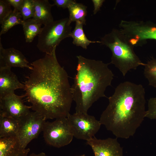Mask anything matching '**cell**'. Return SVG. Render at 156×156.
Returning a JSON list of instances; mask_svg holds the SVG:
<instances>
[{
  "mask_svg": "<svg viewBox=\"0 0 156 156\" xmlns=\"http://www.w3.org/2000/svg\"><path fill=\"white\" fill-rule=\"evenodd\" d=\"M55 50L31 64V71L23 83L31 109L46 120L67 117L73 101L68 74Z\"/></svg>",
  "mask_w": 156,
  "mask_h": 156,
  "instance_id": "1",
  "label": "cell"
},
{
  "mask_svg": "<svg viewBox=\"0 0 156 156\" xmlns=\"http://www.w3.org/2000/svg\"><path fill=\"white\" fill-rule=\"evenodd\" d=\"M148 107L146 117L151 119L156 120V96L149 99Z\"/></svg>",
  "mask_w": 156,
  "mask_h": 156,
  "instance_id": "23",
  "label": "cell"
},
{
  "mask_svg": "<svg viewBox=\"0 0 156 156\" xmlns=\"http://www.w3.org/2000/svg\"><path fill=\"white\" fill-rule=\"evenodd\" d=\"M11 6H13L14 10L20 12L24 0H7Z\"/></svg>",
  "mask_w": 156,
  "mask_h": 156,
  "instance_id": "25",
  "label": "cell"
},
{
  "mask_svg": "<svg viewBox=\"0 0 156 156\" xmlns=\"http://www.w3.org/2000/svg\"><path fill=\"white\" fill-rule=\"evenodd\" d=\"M46 121L42 132L45 141L48 144L60 148L70 144L73 136L67 117Z\"/></svg>",
  "mask_w": 156,
  "mask_h": 156,
  "instance_id": "6",
  "label": "cell"
},
{
  "mask_svg": "<svg viewBox=\"0 0 156 156\" xmlns=\"http://www.w3.org/2000/svg\"><path fill=\"white\" fill-rule=\"evenodd\" d=\"M20 12L23 20L33 18L34 12V0H24Z\"/></svg>",
  "mask_w": 156,
  "mask_h": 156,
  "instance_id": "21",
  "label": "cell"
},
{
  "mask_svg": "<svg viewBox=\"0 0 156 156\" xmlns=\"http://www.w3.org/2000/svg\"><path fill=\"white\" fill-rule=\"evenodd\" d=\"M46 120L42 115L35 111H30L18 120L19 127L16 136L23 147L26 148L42 131Z\"/></svg>",
  "mask_w": 156,
  "mask_h": 156,
  "instance_id": "8",
  "label": "cell"
},
{
  "mask_svg": "<svg viewBox=\"0 0 156 156\" xmlns=\"http://www.w3.org/2000/svg\"><path fill=\"white\" fill-rule=\"evenodd\" d=\"M77 156H86L85 155L83 154V155H80Z\"/></svg>",
  "mask_w": 156,
  "mask_h": 156,
  "instance_id": "28",
  "label": "cell"
},
{
  "mask_svg": "<svg viewBox=\"0 0 156 156\" xmlns=\"http://www.w3.org/2000/svg\"><path fill=\"white\" fill-rule=\"evenodd\" d=\"M24 95L15 93L0 98V116L19 120L30 112L31 107L25 105L23 100Z\"/></svg>",
  "mask_w": 156,
  "mask_h": 156,
  "instance_id": "9",
  "label": "cell"
},
{
  "mask_svg": "<svg viewBox=\"0 0 156 156\" xmlns=\"http://www.w3.org/2000/svg\"><path fill=\"white\" fill-rule=\"evenodd\" d=\"M93 4L94 9L93 14H95L100 10L103 3L105 1L104 0H92Z\"/></svg>",
  "mask_w": 156,
  "mask_h": 156,
  "instance_id": "26",
  "label": "cell"
},
{
  "mask_svg": "<svg viewBox=\"0 0 156 156\" xmlns=\"http://www.w3.org/2000/svg\"><path fill=\"white\" fill-rule=\"evenodd\" d=\"M21 25L25 41L27 43L32 42L35 37L40 34L42 29V24L33 18L23 20Z\"/></svg>",
  "mask_w": 156,
  "mask_h": 156,
  "instance_id": "17",
  "label": "cell"
},
{
  "mask_svg": "<svg viewBox=\"0 0 156 156\" xmlns=\"http://www.w3.org/2000/svg\"><path fill=\"white\" fill-rule=\"evenodd\" d=\"M83 23L79 21L75 22V27L70 34V37L73 39V43L85 49H86L88 46L91 43H100V41H91L88 38L83 30Z\"/></svg>",
  "mask_w": 156,
  "mask_h": 156,
  "instance_id": "16",
  "label": "cell"
},
{
  "mask_svg": "<svg viewBox=\"0 0 156 156\" xmlns=\"http://www.w3.org/2000/svg\"><path fill=\"white\" fill-rule=\"evenodd\" d=\"M77 57L76 73L71 86L73 101L75 112L88 113L95 102L106 97L105 91L111 85L114 75L109 68L110 63L80 55Z\"/></svg>",
  "mask_w": 156,
  "mask_h": 156,
  "instance_id": "3",
  "label": "cell"
},
{
  "mask_svg": "<svg viewBox=\"0 0 156 156\" xmlns=\"http://www.w3.org/2000/svg\"><path fill=\"white\" fill-rule=\"evenodd\" d=\"M145 92L143 86L129 81L120 83L101 115V125L116 138L133 136L146 117Z\"/></svg>",
  "mask_w": 156,
  "mask_h": 156,
  "instance_id": "2",
  "label": "cell"
},
{
  "mask_svg": "<svg viewBox=\"0 0 156 156\" xmlns=\"http://www.w3.org/2000/svg\"><path fill=\"white\" fill-rule=\"evenodd\" d=\"M67 118L73 137L86 141L94 137L101 125L99 120L88 113L75 112Z\"/></svg>",
  "mask_w": 156,
  "mask_h": 156,
  "instance_id": "7",
  "label": "cell"
},
{
  "mask_svg": "<svg viewBox=\"0 0 156 156\" xmlns=\"http://www.w3.org/2000/svg\"><path fill=\"white\" fill-rule=\"evenodd\" d=\"M87 7L76 1L71 3L68 8L69 17L68 18L70 24L72 22L79 21L84 25L86 24V17L87 14Z\"/></svg>",
  "mask_w": 156,
  "mask_h": 156,
  "instance_id": "18",
  "label": "cell"
},
{
  "mask_svg": "<svg viewBox=\"0 0 156 156\" xmlns=\"http://www.w3.org/2000/svg\"><path fill=\"white\" fill-rule=\"evenodd\" d=\"M19 127L18 120L0 116V138L16 136Z\"/></svg>",
  "mask_w": 156,
  "mask_h": 156,
  "instance_id": "15",
  "label": "cell"
},
{
  "mask_svg": "<svg viewBox=\"0 0 156 156\" xmlns=\"http://www.w3.org/2000/svg\"><path fill=\"white\" fill-rule=\"evenodd\" d=\"M144 74L149 85L156 88V59L152 58L144 63Z\"/></svg>",
  "mask_w": 156,
  "mask_h": 156,
  "instance_id": "20",
  "label": "cell"
},
{
  "mask_svg": "<svg viewBox=\"0 0 156 156\" xmlns=\"http://www.w3.org/2000/svg\"><path fill=\"white\" fill-rule=\"evenodd\" d=\"M54 5L58 7L63 9L68 8L70 4L73 2L74 0H53Z\"/></svg>",
  "mask_w": 156,
  "mask_h": 156,
  "instance_id": "24",
  "label": "cell"
},
{
  "mask_svg": "<svg viewBox=\"0 0 156 156\" xmlns=\"http://www.w3.org/2000/svg\"><path fill=\"white\" fill-rule=\"evenodd\" d=\"M20 12L13 10L3 21L1 24L0 36L6 33L14 26L21 25L23 20Z\"/></svg>",
  "mask_w": 156,
  "mask_h": 156,
  "instance_id": "19",
  "label": "cell"
},
{
  "mask_svg": "<svg viewBox=\"0 0 156 156\" xmlns=\"http://www.w3.org/2000/svg\"><path fill=\"white\" fill-rule=\"evenodd\" d=\"M11 68L0 66V98L14 93L16 90L24 89V85L20 82Z\"/></svg>",
  "mask_w": 156,
  "mask_h": 156,
  "instance_id": "11",
  "label": "cell"
},
{
  "mask_svg": "<svg viewBox=\"0 0 156 156\" xmlns=\"http://www.w3.org/2000/svg\"><path fill=\"white\" fill-rule=\"evenodd\" d=\"M34 12L33 18L44 25L54 21L51 9L54 6L48 0H34Z\"/></svg>",
  "mask_w": 156,
  "mask_h": 156,
  "instance_id": "14",
  "label": "cell"
},
{
  "mask_svg": "<svg viewBox=\"0 0 156 156\" xmlns=\"http://www.w3.org/2000/svg\"><path fill=\"white\" fill-rule=\"evenodd\" d=\"M86 141L94 156H123V148L116 138L101 139L94 137Z\"/></svg>",
  "mask_w": 156,
  "mask_h": 156,
  "instance_id": "10",
  "label": "cell"
},
{
  "mask_svg": "<svg viewBox=\"0 0 156 156\" xmlns=\"http://www.w3.org/2000/svg\"><path fill=\"white\" fill-rule=\"evenodd\" d=\"M11 5L7 0H0V23L12 11Z\"/></svg>",
  "mask_w": 156,
  "mask_h": 156,
  "instance_id": "22",
  "label": "cell"
},
{
  "mask_svg": "<svg viewBox=\"0 0 156 156\" xmlns=\"http://www.w3.org/2000/svg\"><path fill=\"white\" fill-rule=\"evenodd\" d=\"M48 156L45 153L43 152H42L39 154H36L34 153L30 154L29 156Z\"/></svg>",
  "mask_w": 156,
  "mask_h": 156,
  "instance_id": "27",
  "label": "cell"
},
{
  "mask_svg": "<svg viewBox=\"0 0 156 156\" xmlns=\"http://www.w3.org/2000/svg\"><path fill=\"white\" fill-rule=\"evenodd\" d=\"M100 43L108 47L112 55L110 64H114L125 76L131 70L143 66L134 51V47L127 40L119 29H113L101 38Z\"/></svg>",
  "mask_w": 156,
  "mask_h": 156,
  "instance_id": "4",
  "label": "cell"
},
{
  "mask_svg": "<svg viewBox=\"0 0 156 156\" xmlns=\"http://www.w3.org/2000/svg\"><path fill=\"white\" fill-rule=\"evenodd\" d=\"M0 66L27 68L31 70L32 67L30 65L25 56L19 51L14 48L4 49L0 40Z\"/></svg>",
  "mask_w": 156,
  "mask_h": 156,
  "instance_id": "12",
  "label": "cell"
},
{
  "mask_svg": "<svg viewBox=\"0 0 156 156\" xmlns=\"http://www.w3.org/2000/svg\"><path fill=\"white\" fill-rule=\"evenodd\" d=\"M30 150L21 146L16 136L0 138V156H28Z\"/></svg>",
  "mask_w": 156,
  "mask_h": 156,
  "instance_id": "13",
  "label": "cell"
},
{
  "mask_svg": "<svg viewBox=\"0 0 156 156\" xmlns=\"http://www.w3.org/2000/svg\"><path fill=\"white\" fill-rule=\"evenodd\" d=\"M71 29L68 18L54 20L44 25L38 36V48L45 54L51 53L63 40L70 37Z\"/></svg>",
  "mask_w": 156,
  "mask_h": 156,
  "instance_id": "5",
  "label": "cell"
}]
</instances>
